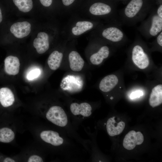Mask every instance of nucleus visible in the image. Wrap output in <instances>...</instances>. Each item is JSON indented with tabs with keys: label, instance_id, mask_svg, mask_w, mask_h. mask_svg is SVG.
Listing matches in <instances>:
<instances>
[{
	"label": "nucleus",
	"instance_id": "nucleus-1",
	"mask_svg": "<svg viewBox=\"0 0 162 162\" xmlns=\"http://www.w3.org/2000/svg\"><path fill=\"white\" fill-rule=\"evenodd\" d=\"M144 4L143 0H131L125 8L118 13L122 25L133 26L144 20L153 10Z\"/></svg>",
	"mask_w": 162,
	"mask_h": 162
},
{
	"label": "nucleus",
	"instance_id": "nucleus-2",
	"mask_svg": "<svg viewBox=\"0 0 162 162\" xmlns=\"http://www.w3.org/2000/svg\"><path fill=\"white\" fill-rule=\"evenodd\" d=\"M148 16L141 22L137 30L145 38L155 37L162 32V14L153 9Z\"/></svg>",
	"mask_w": 162,
	"mask_h": 162
},
{
	"label": "nucleus",
	"instance_id": "nucleus-3",
	"mask_svg": "<svg viewBox=\"0 0 162 162\" xmlns=\"http://www.w3.org/2000/svg\"><path fill=\"white\" fill-rule=\"evenodd\" d=\"M121 26L110 23L103 27L99 32V38L115 44L125 41L127 39L128 37L122 28Z\"/></svg>",
	"mask_w": 162,
	"mask_h": 162
},
{
	"label": "nucleus",
	"instance_id": "nucleus-4",
	"mask_svg": "<svg viewBox=\"0 0 162 162\" xmlns=\"http://www.w3.org/2000/svg\"><path fill=\"white\" fill-rule=\"evenodd\" d=\"M47 119L54 124L64 129L70 125L68 115L61 106H53L50 107L46 112Z\"/></svg>",
	"mask_w": 162,
	"mask_h": 162
},
{
	"label": "nucleus",
	"instance_id": "nucleus-5",
	"mask_svg": "<svg viewBox=\"0 0 162 162\" xmlns=\"http://www.w3.org/2000/svg\"><path fill=\"white\" fill-rule=\"evenodd\" d=\"M141 37L136 35L135 42L136 44L133 47L131 52V58L134 63L140 68H146L149 63L148 55L146 52L142 44H140Z\"/></svg>",
	"mask_w": 162,
	"mask_h": 162
},
{
	"label": "nucleus",
	"instance_id": "nucleus-6",
	"mask_svg": "<svg viewBox=\"0 0 162 162\" xmlns=\"http://www.w3.org/2000/svg\"><path fill=\"white\" fill-rule=\"evenodd\" d=\"M143 141L144 137L140 132L132 130L129 131L125 136L123 145L125 148L131 150L136 145L142 144Z\"/></svg>",
	"mask_w": 162,
	"mask_h": 162
},
{
	"label": "nucleus",
	"instance_id": "nucleus-7",
	"mask_svg": "<svg viewBox=\"0 0 162 162\" xmlns=\"http://www.w3.org/2000/svg\"><path fill=\"white\" fill-rule=\"evenodd\" d=\"M70 110L72 115L76 118H88L92 113V106L86 102H83L80 104L73 103L70 105Z\"/></svg>",
	"mask_w": 162,
	"mask_h": 162
},
{
	"label": "nucleus",
	"instance_id": "nucleus-8",
	"mask_svg": "<svg viewBox=\"0 0 162 162\" xmlns=\"http://www.w3.org/2000/svg\"><path fill=\"white\" fill-rule=\"evenodd\" d=\"M41 139L44 142L55 146H59L66 142L64 138L60 136L59 133L52 130H45L40 134Z\"/></svg>",
	"mask_w": 162,
	"mask_h": 162
},
{
	"label": "nucleus",
	"instance_id": "nucleus-9",
	"mask_svg": "<svg viewBox=\"0 0 162 162\" xmlns=\"http://www.w3.org/2000/svg\"><path fill=\"white\" fill-rule=\"evenodd\" d=\"M10 30L16 37L22 38L27 36L30 34L31 25L27 21L17 22L11 26Z\"/></svg>",
	"mask_w": 162,
	"mask_h": 162
},
{
	"label": "nucleus",
	"instance_id": "nucleus-10",
	"mask_svg": "<svg viewBox=\"0 0 162 162\" xmlns=\"http://www.w3.org/2000/svg\"><path fill=\"white\" fill-rule=\"evenodd\" d=\"M33 45L39 54L45 53L48 50L50 46L48 34L44 32L38 33L37 37L34 40Z\"/></svg>",
	"mask_w": 162,
	"mask_h": 162
},
{
	"label": "nucleus",
	"instance_id": "nucleus-11",
	"mask_svg": "<svg viewBox=\"0 0 162 162\" xmlns=\"http://www.w3.org/2000/svg\"><path fill=\"white\" fill-rule=\"evenodd\" d=\"M4 63V70L7 74L13 75L18 74L20 64L19 60L17 57L9 56L5 58Z\"/></svg>",
	"mask_w": 162,
	"mask_h": 162
},
{
	"label": "nucleus",
	"instance_id": "nucleus-12",
	"mask_svg": "<svg viewBox=\"0 0 162 162\" xmlns=\"http://www.w3.org/2000/svg\"><path fill=\"white\" fill-rule=\"evenodd\" d=\"M115 117L110 118L107 120L106 124V128L108 134L111 136L120 134L124 130L125 123L123 121L118 123L116 122Z\"/></svg>",
	"mask_w": 162,
	"mask_h": 162
},
{
	"label": "nucleus",
	"instance_id": "nucleus-13",
	"mask_svg": "<svg viewBox=\"0 0 162 162\" xmlns=\"http://www.w3.org/2000/svg\"><path fill=\"white\" fill-rule=\"evenodd\" d=\"M68 59L70 66L72 70L79 71L82 70L84 65V61L77 52L71 51L69 54Z\"/></svg>",
	"mask_w": 162,
	"mask_h": 162
},
{
	"label": "nucleus",
	"instance_id": "nucleus-14",
	"mask_svg": "<svg viewBox=\"0 0 162 162\" xmlns=\"http://www.w3.org/2000/svg\"><path fill=\"white\" fill-rule=\"evenodd\" d=\"M118 82L117 77L111 74L107 76L100 81L99 87L102 92H108L111 91L117 85Z\"/></svg>",
	"mask_w": 162,
	"mask_h": 162
},
{
	"label": "nucleus",
	"instance_id": "nucleus-15",
	"mask_svg": "<svg viewBox=\"0 0 162 162\" xmlns=\"http://www.w3.org/2000/svg\"><path fill=\"white\" fill-rule=\"evenodd\" d=\"M110 53L109 47L106 46H103L100 47L97 52L94 53L91 56L90 58V62L94 65L100 64L104 59L109 56Z\"/></svg>",
	"mask_w": 162,
	"mask_h": 162
},
{
	"label": "nucleus",
	"instance_id": "nucleus-16",
	"mask_svg": "<svg viewBox=\"0 0 162 162\" xmlns=\"http://www.w3.org/2000/svg\"><path fill=\"white\" fill-rule=\"evenodd\" d=\"M15 100L14 94L8 88L3 87L0 89V103L4 107L11 106Z\"/></svg>",
	"mask_w": 162,
	"mask_h": 162
},
{
	"label": "nucleus",
	"instance_id": "nucleus-17",
	"mask_svg": "<svg viewBox=\"0 0 162 162\" xmlns=\"http://www.w3.org/2000/svg\"><path fill=\"white\" fill-rule=\"evenodd\" d=\"M94 26V23L87 21H79L71 29L72 34L75 36L80 35L92 29Z\"/></svg>",
	"mask_w": 162,
	"mask_h": 162
},
{
	"label": "nucleus",
	"instance_id": "nucleus-18",
	"mask_svg": "<svg viewBox=\"0 0 162 162\" xmlns=\"http://www.w3.org/2000/svg\"><path fill=\"white\" fill-rule=\"evenodd\" d=\"M150 105L152 107L158 106L162 103V85L159 84L154 87L149 100Z\"/></svg>",
	"mask_w": 162,
	"mask_h": 162
},
{
	"label": "nucleus",
	"instance_id": "nucleus-19",
	"mask_svg": "<svg viewBox=\"0 0 162 162\" xmlns=\"http://www.w3.org/2000/svg\"><path fill=\"white\" fill-rule=\"evenodd\" d=\"M63 57V54L58 51L55 50L52 52L47 60V63L50 69L53 70L58 69L60 65Z\"/></svg>",
	"mask_w": 162,
	"mask_h": 162
},
{
	"label": "nucleus",
	"instance_id": "nucleus-20",
	"mask_svg": "<svg viewBox=\"0 0 162 162\" xmlns=\"http://www.w3.org/2000/svg\"><path fill=\"white\" fill-rule=\"evenodd\" d=\"M14 137V133L10 129L7 127L0 129V142L9 143L12 141Z\"/></svg>",
	"mask_w": 162,
	"mask_h": 162
},
{
	"label": "nucleus",
	"instance_id": "nucleus-21",
	"mask_svg": "<svg viewBox=\"0 0 162 162\" xmlns=\"http://www.w3.org/2000/svg\"><path fill=\"white\" fill-rule=\"evenodd\" d=\"M13 1L19 10L22 12H28L32 8L33 2L32 0H13Z\"/></svg>",
	"mask_w": 162,
	"mask_h": 162
},
{
	"label": "nucleus",
	"instance_id": "nucleus-22",
	"mask_svg": "<svg viewBox=\"0 0 162 162\" xmlns=\"http://www.w3.org/2000/svg\"><path fill=\"white\" fill-rule=\"evenodd\" d=\"M40 70L38 68H35L31 70L27 74V77L29 80H32L38 77L40 74Z\"/></svg>",
	"mask_w": 162,
	"mask_h": 162
},
{
	"label": "nucleus",
	"instance_id": "nucleus-23",
	"mask_svg": "<svg viewBox=\"0 0 162 162\" xmlns=\"http://www.w3.org/2000/svg\"><path fill=\"white\" fill-rule=\"evenodd\" d=\"M28 162H43V160L42 158L40 156L36 155H33L29 157Z\"/></svg>",
	"mask_w": 162,
	"mask_h": 162
},
{
	"label": "nucleus",
	"instance_id": "nucleus-24",
	"mask_svg": "<svg viewBox=\"0 0 162 162\" xmlns=\"http://www.w3.org/2000/svg\"><path fill=\"white\" fill-rule=\"evenodd\" d=\"M143 92L140 90H137L133 92L130 95L131 99H134L137 98H139L143 95Z\"/></svg>",
	"mask_w": 162,
	"mask_h": 162
},
{
	"label": "nucleus",
	"instance_id": "nucleus-25",
	"mask_svg": "<svg viewBox=\"0 0 162 162\" xmlns=\"http://www.w3.org/2000/svg\"><path fill=\"white\" fill-rule=\"evenodd\" d=\"M41 4L46 7L50 6L52 3V0H39Z\"/></svg>",
	"mask_w": 162,
	"mask_h": 162
},
{
	"label": "nucleus",
	"instance_id": "nucleus-26",
	"mask_svg": "<svg viewBox=\"0 0 162 162\" xmlns=\"http://www.w3.org/2000/svg\"><path fill=\"white\" fill-rule=\"evenodd\" d=\"M75 0H62L63 4L66 6H68L73 3Z\"/></svg>",
	"mask_w": 162,
	"mask_h": 162
},
{
	"label": "nucleus",
	"instance_id": "nucleus-27",
	"mask_svg": "<svg viewBox=\"0 0 162 162\" xmlns=\"http://www.w3.org/2000/svg\"><path fill=\"white\" fill-rule=\"evenodd\" d=\"M3 161L4 162H15V160L14 159L8 157H7L5 158Z\"/></svg>",
	"mask_w": 162,
	"mask_h": 162
},
{
	"label": "nucleus",
	"instance_id": "nucleus-28",
	"mask_svg": "<svg viewBox=\"0 0 162 162\" xmlns=\"http://www.w3.org/2000/svg\"><path fill=\"white\" fill-rule=\"evenodd\" d=\"M2 20V13L1 11V10L0 8V23H1Z\"/></svg>",
	"mask_w": 162,
	"mask_h": 162
},
{
	"label": "nucleus",
	"instance_id": "nucleus-29",
	"mask_svg": "<svg viewBox=\"0 0 162 162\" xmlns=\"http://www.w3.org/2000/svg\"><path fill=\"white\" fill-rule=\"evenodd\" d=\"M110 99L111 100L112 99H113V97H111L110 98Z\"/></svg>",
	"mask_w": 162,
	"mask_h": 162
}]
</instances>
